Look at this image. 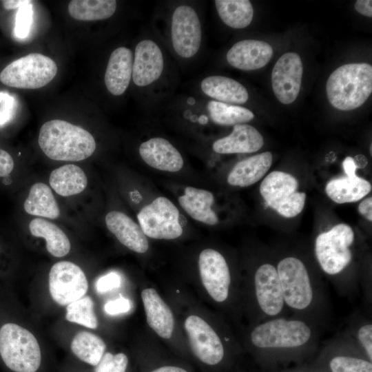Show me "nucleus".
I'll list each match as a JSON object with an SVG mask.
<instances>
[{"mask_svg":"<svg viewBox=\"0 0 372 372\" xmlns=\"http://www.w3.org/2000/svg\"><path fill=\"white\" fill-rule=\"evenodd\" d=\"M276 266L289 313L310 321L322 330L328 328L331 306L326 285L320 276L296 256L282 257Z\"/></svg>","mask_w":372,"mask_h":372,"instance_id":"obj_1","label":"nucleus"},{"mask_svg":"<svg viewBox=\"0 0 372 372\" xmlns=\"http://www.w3.org/2000/svg\"><path fill=\"white\" fill-rule=\"evenodd\" d=\"M322 331L309 320L287 315L253 324L247 341L263 357L294 356L316 350Z\"/></svg>","mask_w":372,"mask_h":372,"instance_id":"obj_2","label":"nucleus"},{"mask_svg":"<svg viewBox=\"0 0 372 372\" xmlns=\"http://www.w3.org/2000/svg\"><path fill=\"white\" fill-rule=\"evenodd\" d=\"M354 242L353 229L340 223L320 234L314 242V254L320 269L336 291L349 298L360 291L348 273L354 258Z\"/></svg>","mask_w":372,"mask_h":372,"instance_id":"obj_3","label":"nucleus"},{"mask_svg":"<svg viewBox=\"0 0 372 372\" xmlns=\"http://www.w3.org/2000/svg\"><path fill=\"white\" fill-rule=\"evenodd\" d=\"M38 141L44 154L55 161H80L92 155L96 147L88 131L60 119L45 123Z\"/></svg>","mask_w":372,"mask_h":372,"instance_id":"obj_4","label":"nucleus"},{"mask_svg":"<svg viewBox=\"0 0 372 372\" xmlns=\"http://www.w3.org/2000/svg\"><path fill=\"white\" fill-rule=\"evenodd\" d=\"M372 92V65L366 63L342 65L329 76L326 93L331 105L349 111L362 105Z\"/></svg>","mask_w":372,"mask_h":372,"instance_id":"obj_5","label":"nucleus"},{"mask_svg":"<svg viewBox=\"0 0 372 372\" xmlns=\"http://www.w3.org/2000/svg\"><path fill=\"white\" fill-rule=\"evenodd\" d=\"M0 357L13 372H36L41 361L40 347L34 335L12 322L0 328Z\"/></svg>","mask_w":372,"mask_h":372,"instance_id":"obj_6","label":"nucleus"},{"mask_svg":"<svg viewBox=\"0 0 372 372\" xmlns=\"http://www.w3.org/2000/svg\"><path fill=\"white\" fill-rule=\"evenodd\" d=\"M203 25L196 9L188 3H180L172 11L169 39L176 56L187 61L195 58L203 44Z\"/></svg>","mask_w":372,"mask_h":372,"instance_id":"obj_7","label":"nucleus"},{"mask_svg":"<svg viewBox=\"0 0 372 372\" xmlns=\"http://www.w3.org/2000/svg\"><path fill=\"white\" fill-rule=\"evenodd\" d=\"M57 65L50 57L31 53L8 65L0 73V81L20 89H38L48 85L56 75Z\"/></svg>","mask_w":372,"mask_h":372,"instance_id":"obj_8","label":"nucleus"},{"mask_svg":"<svg viewBox=\"0 0 372 372\" xmlns=\"http://www.w3.org/2000/svg\"><path fill=\"white\" fill-rule=\"evenodd\" d=\"M168 65L164 48L153 37L146 36L134 48L132 81L146 92L153 90L165 77Z\"/></svg>","mask_w":372,"mask_h":372,"instance_id":"obj_9","label":"nucleus"},{"mask_svg":"<svg viewBox=\"0 0 372 372\" xmlns=\"http://www.w3.org/2000/svg\"><path fill=\"white\" fill-rule=\"evenodd\" d=\"M137 218L144 234L151 238L172 240L180 237L183 231L178 209L163 196L144 206Z\"/></svg>","mask_w":372,"mask_h":372,"instance_id":"obj_10","label":"nucleus"},{"mask_svg":"<svg viewBox=\"0 0 372 372\" xmlns=\"http://www.w3.org/2000/svg\"><path fill=\"white\" fill-rule=\"evenodd\" d=\"M198 268L202 282L210 297L218 303L227 302L231 295L232 277L223 255L214 249L203 250L199 255Z\"/></svg>","mask_w":372,"mask_h":372,"instance_id":"obj_11","label":"nucleus"},{"mask_svg":"<svg viewBox=\"0 0 372 372\" xmlns=\"http://www.w3.org/2000/svg\"><path fill=\"white\" fill-rule=\"evenodd\" d=\"M192 351L203 363L215 366L224 360L225 347L217 332L205 320L195 315L187 317L185 321Z\"/></svg>","mask_w":372,"mask_h":372,"instance_id":"obj_12","label":"nucleus"},{"mask_svg":"<svg viewBox=\"0 0 372 372\" xmlns=\"http://www.w3.org/2000/svg\"><path fill=\"white\" fill-rule=\"evenodd\" d=\"M88 283L83 270L69 261L55 263L49 273L52 298L60 305L69 304L86 293Z\"/></svg>","mask_w":372,"mask_h":372,"instance_id":"obj_13","label":"nucleus"},{"mask_svg":"<svg viewBox=\"0 0 372 372\" xmlns=\"http://www.w3.org/2000/svg\"><path fill=\"white\" fill-rule=\"evenodd\" d=\"M303 65L300 56L296 52L282 54L275 63L271 73L273 93L283 104L293 103L300 92Z\"/></svg>","mask_w":372,"mask_h":372,"instance_id":"obj_14","label":"nucleus"},{"mask_svg":"<svg viewBox=\"0 0 372 372\" xmlns=\"http://www.w3.org/2000/svg\"><path fill=\"white\" fill-rule=\"evenodd\" d=\"M273 55L272 47L265 41L245 39L234 43L226 54L227 63L240 70L263 68Z\"/></svg>","mask_w":372,"mask_h":372,"instance_id":"obj_15","label":"nucleus"},{"mask_svg":"<svg viewBox=\"0 0 372 372\" xmlns=\"http://www.w3.org/2000/svg\"><path fill=\"white\" fill-rule=\"evenodd\" d=\"M138 152L146 164L158 170L176 172L184 165L180 152L163 137L156 136L145 141L140 145Z\"/></svg>","mask_w":372,"mask_h":372,"instance_id":"obj_16","label":"nucleus"},{"mask_svg":"<svg viewBox=\"0 0 372 372\" xmlns=\"http://www.w3.org/2000/svg\"><path fill=\"white\" fill-rule=\"evenodd\" d=\"M328 342L329 372H372V362L351 344L338 335Z\"/></svg>","mask_w":372,"mask_h":372,"instance_id":"obj_17","label":"nucleus"},{"mask_svg":"<svg viewBox=\"0 0 372 372\" xmlns=\"http://www.w3.org/2000/svg\"><path fill=\"white\" fill-rule=\"evenodd\" d=\"M134 52L121 46L111 53L106 67L104 82L113 96H121L127 90L132 81Z\"/></svg>","mask_w":372,"mask_h":372,"instance_id":"obj_18","label":"nucleus"},{"mask_svg":"<svg viewBox=\"0 0 372 372\" xmlns=\"http://www.w3.org/2000/svg\"><path fill=\"white\" fill-rule=\"evenodd\" d=\"M199 90L203 96L216 101L240 105L249 99L247 88L236 80L222 75H208L201 79Z\"/></svg>","mask_w":372,"mask_h":372,"instance_id":"obj_19","label":"nucleus"},{"mask_svg":"<svg viewBox=\"0 0 372 372\" xmlns=\"http://www.w3.org/2000/svg\"><path fill=\"white\" fill-rule=\"evenodd\" d=\"M263 145V137L254 127L237 124L229 135L214 141L212 149L222 154L252 153L258 151Z\"/></svg>","mask_w":372,"mask_h":372,"instance_id":"obj_20","label":"nucleus"},{"mask_svg":"<svg viewBox=\"0 0 372 372\" xmlns=\"http://www.w3.org/2000/svg\"><path fill=\"white\" fill-rule=\"evenodd\" d=\"M105 224L109 231L118 240L130 250L143 254L148 250L146 236L140 225L130 217L118 211H112L105 216Z\"/></svg>","mask_w":372,"mask_h":372,"instance_id":"obj_21","label":"nucleus"},{"mask_svg":"<svg viewBox=\"0 0 372 372\" xmlns=\"http://www.w3.org/2000/svg\"><path fill=\"white\" fill-rule=\"evenodd\" d=\"M141 298L149 326L160 337L170 338L174 331V319L169 307L153 288L143 289Z\"/></svg>","mask_w":372,"mask_h":372,"instance_id":"obj_22","label":"nucleus"},{"mask_svg":"<svg viewBox=\"0 0 372 372\" xmlns=\"http://www.w3.org/2000/svg\"><path fill=\"white\" fill-rule=\"evenodd\" d=\"M181 207L195 220L209 225H215L218 218L211 209L214 202L213 194L206 189L187 187L178 198Z\"/></svg>","mask_w":372,"mask_h":372,"instance_id":"obj_23","label":"nucleus"},{"mask_svg":"<svg viewBox=\"0 0 372 372\" xmlns=\"http://www.w3.org/2000/svg\"><path fill=\"white\" fill-rule=\"evenodd\" d=\"M272 163L270 152H262L245 158L235 165L229 172L227 182L236 187H248L260 180Z\"/></svg>","mask_w":372,"mask_h":372,"instance_id":"obj_24","label":"nucleus"},{"mask_svg":"<svg viewBox=\"0 0 372 372\" xmlns=\"http://www.w3.org/2000/svg\"><path fill=\"white\" fill-rule=\"evenodd\" d=\"M372 362L371 316L360 312L354 313L344 329L338 334Z\"/></svg>","mask_w":372,"mask_h":372,"instance_id":"obj_25","label":"nucleus"},{"mask_svg":"<svg viewBox=\"0 0 372 372\" xmlns=\"http://www.w3.org/2000/svg\"><path fill=\"white\" fill-rule=\"evenodd\" d=\"M371 190V183L357 175L331 179L325 187L327 196L339 204L358 201L366 196Z\"/></svg>","mask_w":372,"mask_h":372,"instance_id":"obj_26","label":"nucleus"},{"mask_svg":"<svg viewBox=\"0 0 372 372\" xmlns=\"http://www.w3.org/2000/svg\"><path fill=\"white\" fill-rule=\"evenodd\" d=\"M298 188V182L293 176L283 172L273 171L262 181L260 193L266 205L272 208L297 192Z\"/></svg>","mask_w":372,"mask_h":372,"instance_id":"obj_27","label":"nucleus"},{"mask_svg":"<svg viewBox=\"0 0 372 372\" xmlns=\"http://www.w3.org/2000/svg\"><path fill=\"white\" fill-rule=\"evenodd\" d=\"M49 183L59 195L70 196L82 192L87 186V178L81 167L70 164L53 170Z\"/></svg>","mask_w":372,"mask_h":372,"instance_id":"obj_28","label":"nucleus"},{"mask_svg":"<svg viewBox=\"0 0 372 372\" xmlns=\"http://www.w3.org/2000/svg\"><path fill=\"white\" fill-rule=\"evenodd\" d=\"M32 236L45 240L48 251L54 257H63L70 250L65 234L55 224L42 218H34L29 224Z\"/></svg>","mask_w":372,"mask_h":372,"instance_id":"obj_29","label":"nucleus"},{"mask_svg":"<svg viewBox=\"0 0 372 372\" xmlns=\"http://www.w3.org/2000/svg\"><path fill=\"white\" fill-rule=\"evenodd\" d=\"M24 209L30 215L56 219L60 211L50 188L43 183L34 184L24 202Z\"/></svg>","mask_w":372,"mask_h":372,"instance_id":"obj_30","label":"nucleus"},{"mask_svg":"<svg viewBox=\"0 0 372 372\" xmlns=\"http://www.w3.org/2000/svg\"><path fill=\"white\" fill-rule=\"evenodd\" d=\"M220 19L234 29L247 27L254 17V8L249 0H216L214 1Z\"/></svg>","mask_w":372,"mask_h":372,"instance_id":"obj_31","label":"nucleus"},{"mask_svg":"<svg viewBox=\"0 0 372 372\" xmlns=\"http://www.w3.org/2000/svg\"><path fill=\"white\" fill-rule=\"evenodd\" d=\"M116 8L114 0H72L69 3L68 12L76 20L92 21L110 18Z\"/></svg>","mask_w":372,"mask_h":372,"instance_id":"obj_32","label":"nucleus"},{"mask_svg":"<svg viewBox=\"0 0 372 372\" xmlns=\"http://www.w3.org/2000/svg\"><path fill=\"white\" fill-rule=\"evenodd\" d=\"M205 107L208 113V119L218 125L244 124L254 118V113L245 107L211 99L207 101Z\"/></svg>","mask_w":372,"mask_h":372,"instance_id":"obj_33","label":"nucleus"},{"mask_svg":"<svg viewBox=\"0 0 372 372\" xmlns=\"http://www.w3.org/2000/svg\"><path fill=\"white\" fill-rule=\"evenodd\" d=\"M106 349L104 341L98 335L81 331L73 338L71 350L83 362L96 366L103 357Z\"/></svg>","mask_w":372,"mask_h":372,"instance_id":"obj_34","label":"nucleus"},{"mask_svg":"<svg viewBox=\"0 0 372 372\" xmlns=\"http://www.w3.org/2000/svg\"><path fill=\"white\" fill-rule=\"evenodd\" d=\"M65 318L90 329H96L97 318L94 311V302L89 296L81 298L68 304Z\"/></svg>","mask_w":372,"mask_h":372,"instance_id":"obj_35","label":"nucleus"},{"mask_svg":"<svg viewBox=\"0 0 372 372\" xmlns=\"http://www.w3.org/2000/svg\"><path fill=\"white\" fill-rule=\"evenodd\" d=\"M305 199L306 194L304 192H296L286 199L274 205L272 209L284 217H295L302 211Z\"/></svg>","mask_w":372,"mask_h":372,"instance_id":"obj_36","label":"nucleus"},{"mask_svg":"<svg viewBox=\"0 0 372 372\" xmlns=\"http://www.w3.org/2000/svg\"><path fill=\"white\" fill-rule=\"evenodd\" d=\"M128 358L123 353L112 354L110 352L103 354L96 366L95 372H125Z\"/></svg>","mask_w":372,"mask_h":372,"instance_id":"obj_37","label":"nucleus"},{"mask_svg":"<svg viewBox=\"0 0 372 372\" xmlns=\"http://www.w3.org/2000/svg\"><path fill=\"white\" fill-rule=\"evenodd\" d=\"M32 3L23 6L18 9L14 28V34L16 37L24 39L28 37L32 25Z\"/></svg>","mask_w":372,"mask_h":372,"instance_id":"obj_38","label":"nucleus"},{"mask_svg":"<svg viewBox=\"0 0 372 372\" xmlns=\"http://www.w3.org/2000/svg\"><path fill=\"white\" fill-rule=\"evenodd\" d=\"M17 102L13 96L0 92V125L11 120L14 116Z\"/></svg>","mask_w":372,"mask_h":372,"instance_id":"obj_39","label":"nucleus"},{"mask_svg":"<svg viewBox=\"0 0 372 372\" xmlns=\"http://www.w3.org/2000/svg\"><path fill=\"white\" fill-rule=\"evenodd\" d=\"M121 284V277L116 272H110L98 279L96 289L99 293H105L118 288Z\"/></svg>","mask_w":372,"mask_h":372,"instance_id":"obj_40","label":"nucleus"},{"mask_svg":"<svg viewBox=\"0 0 372 372\" xmlns=\"http://www.w3.org/2000/svg\"><path fill=\"white\" fill-rule=\"evenodd\" d=\"M130 309V300L122 296L116 300L108 301L104 305V311L110 316L127 313Z\"/></svg>","mask_w":372,"mask_h":372,"instance_id":"obj_41","label":"nucleus"},{"mask_svg":"<svg viewBox=\"0 0 372 372\" xmlns=\"http://www.w3.org/2000/svg\"><path fill=\"white\" fill-rule=\"evenodd\" d=\"M14 168V161L10 154L0 148V177L8 176Z\"/></svg>","mask_w":372,"mask_h":372,"instance_id":"obj_42","label":"nucleus"},{"mask_svg":"<svg viewBox=\"0 0 372 372\" xmlns=\"http://www.w3.org/2000/svg\"><path fill=\"white\" fill-rule=\"evenodd\" d=\"M372 1L371 0H358L355 3V9L360 14L371 17H372Z\"/></svg>","mask_w":372,"mask_h":372,"instance_id":"obj_43","label":"nucleus"},{"mask_svg":"<svg viewBox=\"0 0 372 372\" xmlns=\"http://www.w3.org/2000/svg\"><path fill=\"white\" fill-rule=\"evenodd\" d=\"M358 211L368 220H372V198L369 197L363 200L358 205Z\"/></svg>","mask_w":372,"mask_h":372,"instance_id":"obj_44","label":"nucleus"},{"mask_svg":"<svg viewBox=\"0 0 372 372\" xmlns=\"http://www.w3.org/2000/svg\"><path fill=\"white\" fill-rule=\"evenodd\" d=\"M342 167L347 176H356L355 171L357 169V165L352 157H346L342 162Z\"/></svg>","mask_w":372,"mask_h":372,"instance_id":"obj_45","label":"nucleus"},{"mask_svg":"<svg viewBox=\"0 0 372 372\" xmlns=\"http://www.w3.org/2000/svg\"><path fill=\"white\" fill-rule=\"evenodd\" d=\"M30 0H6L2 1L3 6L6 10L19 8L23 6L32 3Z\"/></svg>","mask_w":372,"mask_h":372,"instance_id":"obj_46","label":"nucleus"},{"mask_svg":"<svg viewBox=\"0 0 372 372\" xmlns=\"http://www.w3.org/2000/svg\"><path fill=\"white\" fill-rule=\"evenodd\" d=\"M152 372H188L185 369L176 366H163L153 370Z\"/></svg>","mask_w":372,"mask_h":372,"instance_id":"obj_47","label":"nucleus"},{"mask_svg":"<svg viewBox=\"0 0 372 372\" xmlns=\"http://www.w3.org/2000/svg\"><path fill=\"white\" fill-rule=\"evenodd\" d=\"M292 372H296V371H292Z\"/></svg>","mask_w":372,"mask_h":372,"instance_id":"obj_48","label":"nucleus"}]
</instances>
